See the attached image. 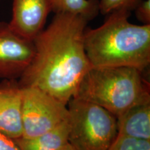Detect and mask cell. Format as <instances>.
I'll use <instances>...</instances> for the list:
<instances>
[{
    "mask_svg": "<svg viewBox=\"0 0 150 150\" xmlns=\"http://www.w3.org/2000/svg\"><path fill=\"white\" fill-rule=\"evenodd\" d=\"M88 23L79 16L54 15L33 40L34 55L19 86L38 88L67 105L91 67L84 47Z\"/></svg>",
    "mask_w": 150,
    "mask_h": 150,
    "instance_id": "cell-1",
    "label": "cell"
},
{
    "mask_svg": "<svg viewBox=\"0 0 150 150\" xmlns=\"http://www.w3.org/2000/svg\"><path fill=\"white\" fill-rule=\"evenodd\" d=\"M131 13L108 14L104 23L86 29L84 47L91 67H134L145 72L150 64V24L129 21Z\"/></svg>",
    "mask_w": 150,
    "mask_h": 150,
    "instance_id": "cell-2",
    "label": "cell"
},
{
    "mask_svg": "<svg viewBox=\"0 0 150 150\" xmlns=\"http://www.w3.org/2000/svg\"><path fill=\"white\" fill-rule=\"evenodd\" d=\"M143 72L130 67H91L73 97L99 105L117 117L135 105L150 101L149 83Z\"/></svg>",
    "mask_w": 150,
    "mask_h": 150,
    "instance_id": "cell-3",
    "label": "cell"
},
{
    "mask_svg": "<svg viewBox=\"0 0 150 150\" xmlns=\"http://www.w3.org/2000/svg\"><path fill=\"white\" fill-rule=\"evenodd\" d=\"M67 106L71 145L76 150H107L117 137V117L99 105L74 97Z\"/></svg>",
    "mask_w": 150,
    "mask_h": 150,
    "instance_id": "cell-4",
    "label": "cell"
},
{
    "mask_svg": "<svg viewBox=\"0 0 150 150\" xmlns=\"http://www.w3.org/2000/svg\"><path fill=\"white\" fill-rule=\"evenodd\" d=\"M19 85V84H18ZM24 138H30L55 128L68 117L67 106L34 86H20Z\"/></svg>",
    "mask_w": 150,
    "mask_h": 150,
    "instance_id": "cell-5",
    "label": "cell"
},
{
    "mask_svg": "<svg viewBox=\"0 0 150 150\" xmlns=\"http://www.w3.org/2000/svg\"><path fill=\"white\" fill-rule=\"evenodd\" d=\"M34 52L33 41L16 34L7 22H0V78H20L32 61Z\"/></svg>",
    "mask_w": 150,
    "mask_h": 150,
    "instance_id": "cell-6",
    "label": "cell"
},
{
    "mask_svg": "<svg viewBox=\"0 0 150 150\" xmlns=\"http://www.w3.org/2000/svg\"><path fill=\"white\" fill-rule=\"evenodd\" d=\"M51 12L50 0H13L12 18L8 25L16 34L33 41L44 29Z\"/></svg>",
    "mask_w": 150,
    "mask_h": 150,
    "instance_id": "cell-7",
    "label": "cell"
},
{
    "mask_svg": "<svg viewBox=\"0 0 150 150\" xmlns=\"http://www.w3.org/2000/svg\"><path fill=\"white\" fill-rule=\"evenodd\" d=\"M0 133L12 140L23 134L21 88L15 79L0 84Z\"/></svg>",
    "mask_w": 150,
    "mask_h": 150,
    "instance_id": "cell-8",
    "label": "cell"
},
{
    "mask_svg": "<svg viewBox=\"0 0 150 150\" xmlns=\"http://www.w3.org/2000/svg\"><path fill=\"white\" fill-rule=\"evenodd\" d=\"M117 135L150 140V101L140 103L117 117Z\"/></svg>",
    "mask_w": 150,
    "mask_h": 150,
    "instance_id": "cell-9",
    "label": "cell"
},
{
    "mask_svg": "<svg viewBox=\"0 0 150 150\" xmlns=\"http://www.w3.org/2000/svg\"><path fill=\"white\" fill-rule=\"evenodd\" d=\"M69 126L67 119L45 133L27 138L13 140L19 150H58L68 142Z\"/></svg>",
    "mask_w": 150,
    "mask_h": 150,
    "instance_id": "cell-10",
    "label": "cell"
},
{
    "mask_svg": "<svg viewBox=\"0 0 150 150\" xmlns=\"http://www.w3.org/2000/svg\"><path fill=\"white\" fill-rule=\"evenodd\" d=\"M52 12L79 16L91 21L99 13V0H50Z\"/></svg>",
    "mask_w": 150,
    "mask_h": 150,
    "instance_id": "cell-11",
    "label": "cell"
},
{
    "mask_svg": "<svg viewBox=\"0 0 150 150\" xmlns=\"http://www.w3.org/2000/svg\"><path fill=\"white\" fill-rule=\"evenodd\" d=\"M107 150H150V140L138 139L117 135Z\"/></svg>",
    "mask_w": 150,
    "mask_h": 150,
    "instance_id": "cell-12",
    "label": "cell"
},
{
    "mask_svg": "<svg viewBox=\"0 0 150 150\" xmlns=\"http://www.w3.org/2000/svg\"><path fill=\"white\" fill-rule=\"evenodd\" d=\"M142 0H99V13L108 15L112 12L125 11L131 12Z\"/></svg>",
    "mask_w": 150,
    "mask_h": 150,
    "instance_id": "cell-13",
    "label": "cell"
},
{
    "mask_svg": "<svg viewBox=\"0 0 150 150\" xmlns=\"http://www.w3.org/2000/svg\"><path fill=\"white\" fill-rule=\"evenodd\" d=\"M134 11L142 24H150V0H142Z\"/></svg>",
    "mask_w": 150,
    "mask_h": 150,
    "instance_id": "cell-14",
    "label": "cell"
},
{
    "mask_svg": "<svg viewBox=\"0 0 150 150\" xmlns=\"http://www.w3.org/2000/svg\"><path fill=\"white\" fill-rule=\"evenodd\" d=\"M0 150H19L13 140L0 133Z\"/></svg>",
    "mask_w": 150,
    "mask_h": 150,
    "instance_id": "cell-15",
    "label": "cell"
},
{
    "mask_svg": "<svg viewBox=\"0 0 150 150\" xmlns=\"http://www.w3.org/2000/svg\"><path fill=\"white\" fill-rule=\"evenodd\" d=\"M58 150H76V149H75L72 145H71L70 142H67L66 145H65L63 147L60 148V149Z\"/></svg>",
    "mask_w": 150,
    "mask_h": 150,
    "instance_id": "cell-16",
    "label": "cell"
}]
</instances>
